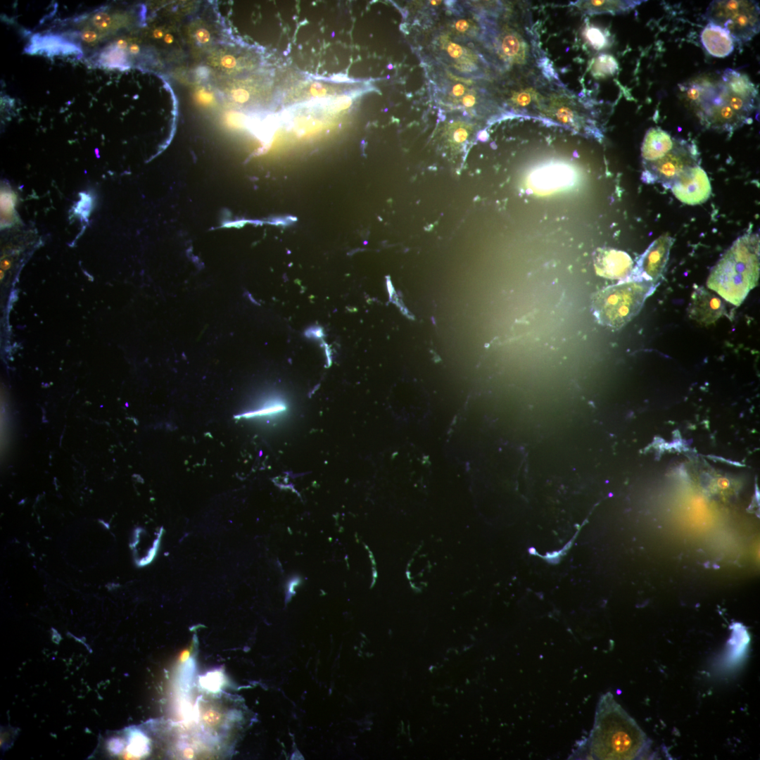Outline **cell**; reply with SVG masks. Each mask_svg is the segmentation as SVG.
Returning <instances> with one entry per match:
<instances>
[{
	"label": "cell",
	"mask_w": 760,
	"mask_h": 760,
	"mask_svg": "<svg viewBox=\"0 0 760 760\" xmlns=\"http://www.w3.org/2000/svg\"><path fill=\"white\" fill-rule=\"evenodd\" d=\"M641 156L644 180L659 183L668 189L682 173L700 163V154L695 143L673 137L659 127L647 131Z\"/></svg>",
	"instance_id": "277c9868"
},
{
	"label": "cell",
	"mask_w": 760,
	"mask_h": 760,
	"mask_svg": "<svg viewBox=\"0 0 760 760\" xmlns=\"http://www.w3.org/2000/svg\"><path fill=\"white\" fill-rule=\"evenodd\" d=\"M110 16L105 13H98L93 17V23L99 28H107L110 26Z\"/></svg>",
	"instance_id": "44dd1931"
},
{
	"label": "cell",
	"mask_w": 760,
	"mask_h": 760,
	"mask_svg": "<svg viewBox=\"0 0 760 760\" xmlns=\"http://www.w3.org/2000/svg\"><path fill=\"white\" fill-rule=\"evenodd\" d=\"M116 46L118 49H125L127 46V43L123 40H119Z\"/></svg>",
	"instance_id": "484cf974"
},
{
	"label": "cell",
	"mask_w": 760,
	"mask_h": 760,
	"mask_svg": "<svg viewBox=\"0 0 760 760\" xmlns=\"http://www.w3.org/2000/svg\"><path fill=\"white\" fill-rule=\"evenodd\" d=\"M759 277V239L754 234L737 239L712 269L707 286L727 301L740 305Z\"/></svg>",
	"instance_id": "3957f363"
},
{
	"label": "cell",
	"mask_w": 760,
	"mask_h": 760,
	"mask_svg": "<svg viewBox=\"0 0 760 760\" xmlns=\"http://www.w3.org/2000/svg\"><path fill=\"white\" fill-rule=\"evenodd\" d=\"M82 38L87 42H91L96 39V34L93 31L87 30L83 32Z\"/></svg>",
	"instance_id": "cb8c5ba5"
},
{
	"label": "cell",
	"mask_w": 760,
	"mask_h": 760,
	"mask_svg": "<svg viewBox=\"0 0 760 760\" xmlns=\"http://www.w3.org/2000/svg\"><path fill=\"white\" fill-rule=\"evenodd\" d=\"M701 42L707 51L714 57L724 58L734 50V41L729 32L722 27L709 23L700 34Z\"/></svg>",
	"instance_id": "8fae6325"
},
{
	"label": "cell",
	"mask_w": 760,
	"mask_h": 760,
	"mask_svg": "<svg viewBox=\"0 0 760 760\" xmlns=\"http://www.w3.org/2000/svg\"><path fill=\"white\" fill-rule=\"evenodd\" d=\"M201 719L205 726L216 728L223 722V713L214 708L207 709L203 711Z\"/></svg>",
	"instance_id": "e0dca14e"
},
{
	"label": "cell",
	"mask_w": 760,
	"mask_h": 760,
	"mask_svg": "<svg viewBox=\"0 0 760 760\" xmlns=\"http://www.w3.org/2000/svg\"><path fill=\"white\" fill-rule=\"evenodd\" d=\"M588 37L591 44L597 48H602L605 44V37L598 29H590L588 31Z\"/></svg>",
	"instance_id": "d6986e66"
},
{
	"label": "cell",
	"mask_w": 760,
	"mask_h": 760,
	"mask_svg": "<svg viewBox=\"0 0 760 760\" xmlns=\"http://www.w3.org/2000/svg\"><path fill=\"white\" fill-rule=\"evenodd\" d=\"M644 1H587L576 3L590 13H618L634 8Z\"/></svg>",
	"instance_id": "5bb4252c"
},
{
	"label": "cell",
	"mask_w": 760,
	"mask_h": 760,
	"mask_svg": "<svg viewBox=\"0 0 760 760\" xmlns=\"http://www.w3.org/2000/svg\"><path fill=\"white\" fill-rule=\"evenodd\" d=\"M286 405L281 402H272L264 405L262 407L247 413L242 414L239 418H252L266 415L277 414L286 411Z\"/></svg>",
	"instance_id": "9a60e30c"
},
{
	"label": "cell",
	"mask_w": 760,
	"mask_h": 760,
	"mask_svg": "<svg viewBox=\"0 0 760 760\" xmlns=\"http://www.w3.org/2000/svg\"><path fill=\"white\" fill-rule=\"evenodd\" d=\"M673 239L664 235L654 241L642 255L639 270L645 281L654 285L664 272Z\"/></svg>",
	"instance_id": "ba28073f"
},
{
	"label": "cell",
	"mask_w": 760,
	"mask_h": 760,
	"mask_svg": "<svg viewBox=\"0 0 760 760\" xmlns=\"http://www.w3.org/2000/svg\"><path fill=\"white\" fill-rule=\"evenodd\" d=\"M655 286L646 281H629L609 286L597 293L594 310L599 321L619 328L635 316Z\"/></svg>",
	"instance_id": "5b68a950"
},
{
	"label": "cell",
	"mask_w": 760,
	"mask_h": 760,
	"mask_svg": "<svg viewBox=\"0 0 760 760\" xmlns=\"http://www.w3.org/2000/svg\"><path fill=\"white\" fill-rule=\"evenodd\" d=\"M631 260L629 256L620 251L606 252L600 259L599 272L604 277L619 278L626 275L631 269Z\"/></svg>",
	"instance_id": "4fadbf2b"
},
{
	"label": "cell",
	"mask_w": 760,
	"mask_h": 760,
	"mask_svg": "<svg viewBox=\"0 0 760 760\" xmlns=\"http://www.w3.org/2000/svg\"><path fill=\"white\" fill-rule=\"evenodd\" d=\"M674 196L688 205L705 202L710 196L711 186L706 172L699 166L682 173L671 185Z\"/></svg>",
	"instance_id": "52a82bcc"
},
{
	"label": "cell",
	"mask_w": 760,
	"mask_h": 760,
	"mask_svg": "<svg viewBox=\"0 0 760 760\" xmlns=\"http://www.w3.org/2000/svg\"><path fill=\"white\" fill-rule=\"evenodd\" d=\"M749 638L747 635L742 638L741 640H737L732 638L730 640L731 645L730 650L728 651L727 659L728 662L734 663L736 660L739 659L742 654L745 651V648L747 645Z\"/></svg>",
	"instance_id": "2e32d148"
},
{
	"label": "cell",
	"mask_w": 760,
	"mask_h": 760,
	"mask_svg": "<svg viewBox=\"0 0 760 760\" xmlns=\"http://www.w3.org/2000/svg\"><path fill=\"white\" fill-rule=\"evenodd\" d=\"M723 309L721 300L714 294L702 288L694 292L690 315L696 320L706 324L711 323L722 315Z\"/></svg>",
	"instance_id": "7c38bea8"
},
{
	"label": "cell",
	"mask_w": 760,
	"mask_h": 760,
	"mask_svg": "<svg viewBox=\"0 0 760 760\" xmlns=\"http://www.w3.org/2000/svg\"><path fill=\"white\" fill-rule=\"evenodd\" d=\"M704 17L709 23L726 29L738 44L749 42L759 32L760 9L756 1H712Z\"/></svg>",
	"instance_id": "8992f818"
},
{
	"label": "cell",
	"mask_w": 760,
	"mask_h": 760,
	"mask_svg": "<svg viewBox=\"0 0 760 760\" xmlns=\"http://www.w3.org/2000/svg\"><path fill=\"white\" fill-rule=\"evenodd\" d=\"M652 741L608 692L597 703L593 727L569 759H641Z\"/></svg>",
	"instance_id": "7a4b0ae2"
},
{
	"label": "cell",
	"mask_w": 760,
	"mask_h": 760,
	"mask_svg": "<svg viewBox=\"0 0 760 760\" xmlns=\"http://www.w3.org/2000/svg\"><path fill=\"white\" fill-rule=\"evenodd\" d=\"M439 42L441 53L456 70L467 74L476 71L477 58L468 47L452 41L447 36L441 37Z\"/></svg>",
	"instance_id": "30bf717a"
},
{
	"label": "cell",
	"mask_w": 760,
	"mask_h": 760,
	"mask_svg": "<svg viewBox=\"0 0 760 760\" xmlns=\"http://www.w3.org/2000/svg\"><path fill=\"white\" fill-rule=\"evenodd\" d=\"M183 756L186 759H191L194 756V752L192 749L188 747L183 750Z\"/></svg>",
	"instance_id": "d4e9b609"
},
{
	"label": "cell",
	"mask_w": 760,
	"mask_h": 760,
	"mask_svg": "<svg viewBox=\"0 0 760 760\" xmlns=\"http://www.w3.org/2000/svg\"><path fill=\"white\" fill-rule=\"evenodd\" d=\"M443 88V97L447 104L463 110H475L479 103V94L467 82L450 76V80H445Z\"/></svg>",
	"instance_id": "9c48e42d"
},
{
	"label": "cell",
	"mask_w": 760,
	"mask_h": 760,
	"mask_svg": "<svg viewBox=\"0 0 760 760\" xmlns=\"http://www.w3.org/2000/svg\"><path fill=\"white\" fill-rule=\"evenodd\" d=\"M222 681V676L217 673H213L210 675L205 676L204 679V683L206 684V688L212 690L218 689L221 685Z\"/></svg>",
	"instance_id": "ffe728a7"
},
{
	"label": "cell",
	"mask_w": 760,
	"mask_h": 760,
	"mask_svg": "<svg viewBox=\"0 0 760 760\" xmlns=\"http://www.w3.org/2000/svg\"><path fill=\"white\" fill-rule=\"evenodd\" d=\"M617 63L611 56L603 54L597 61V71L603 75H612L617 70Z\"/></svg>",
	"instance_id": "ac0fdd59"
},
{
	"label": "cell",
	"mask_w": 760,
	"mask_h": 760,
	"mask_svg": "<svg viewBox=\"0 0 760 760\" xmlns=\"http://www.w3.org/2000/svg\"><path fill=\"white\" fill-rule=\"evenodd\" d=\"M192 650L193 649H192L191 646L186 647L184 650H182L179 652V654H178L177 661L179 663H180V664H183V663L186 662L188 660V659L189 658V657L191 656Z\"/></svg>",
	"instance_id": "603a6c76"
},
{
	"label": "cell",
	"mask_w": 760,
	"mask_h": 760,
	"mask_svg": "<svg viewBox=\"0 0 760 760\" xmlns=\"http://www.w3.org/2000/svg\"><path fill=\"white\" fill-rule=\"evenodd\" d=\"M681 89L701 124L716 131L732 132L750 123L757 107V87L747 75L732 68Z\"/></svg>",
	"instance_id": "6da1fadb"
},
{
	"label": "cell",
	"mask_w": 760,
	"mask_h": 760,
	"mask_svg": "<svg viewBox=\"0 0 760 760\" xmlns=\"http://www.w3.org/2000/svg\"><path fill=\"white\" fill-rule=\"evenodd\" d=\"M470 23L466 20H459L454 25L455 30L460 33H464L469 30Z\"/></svg>",
	"instance_id": "7402d4cb"
}]
</instances>
